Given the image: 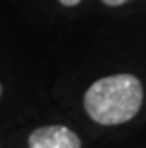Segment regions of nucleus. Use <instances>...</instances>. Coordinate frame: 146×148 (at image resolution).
<instances>
[{
    "instance_id": "nucleus-2",
    "label": "nucleus",
    "mask_w": 146,
    "mask_h": 148,
    "mask_svg": "<svg viewBox=\"0 0 146 148\" xmlns=\"http://www.w3.org/2000/svg\"><path fill=\"white\" fill-rule=\"evenodd\" d=\"M28 148H81V139L65 125H44L30 132Z\"/></svg>"
},
{
    "instance_id": "nucleus-4",
    "label": "nucleus",
    "mask_w": 146,
    "mask_h": 148,
    "mask_svg": "<svg viewBox=\"0 0 146 148\" xmlns=\"http://www.w3.org/2000/svg\"><path fill=\"white\" fill-rule=\"evenodd\" d=\"M58 2L62 5H65V7H74V5H78L81 2V0H58Z\"/></svg>"
},
{
    "instance_id": "nucleus-1",
    "label": "nucleus",
    "mask_w": 146,
    "mask_h": 148,
    "mask_svg": "<svg viewBox=\"0 0 146 148\" xmlns=\"http://www.w3.org/2000/svg\"><path fill=\"white\" fill-rule=\"evenodd\" d=\"M144 92L132 74H113L97 79L86 90V115L100 125H120L132 120L143 106Z\"/></svg>"
},
{
    "instance_id": "nucleus-5",
    "label": "nucleus",
    "mask_w": 146,
    "mask_h": 148,
    "mask_svg": "<svg viewBox=\"0 0 146 148\" xmlns=\"http://www.w3.org/2000/svg\"><path fill=\"white\" fill-rule=\"evenodd\" d=\"M0 95H2V85H0Z\"/></svg>"
},
{
    "instance_id": "nucleus-3",
    "label": "nucleus",
    "mask_w": 146,
    "mask_h": 148,
    "mask_svg": "<svg viewBox=\"0 0 146 148\" xmlns=\"http://www.w3.org/2000/svg\"><path fill=\"white\" fill-rule=\"evenodd\" d=\"M102 2H104L106 5H109V7H118V5H123V4H127L129 0H102Z\"/></svg>"
}]
</instances>
